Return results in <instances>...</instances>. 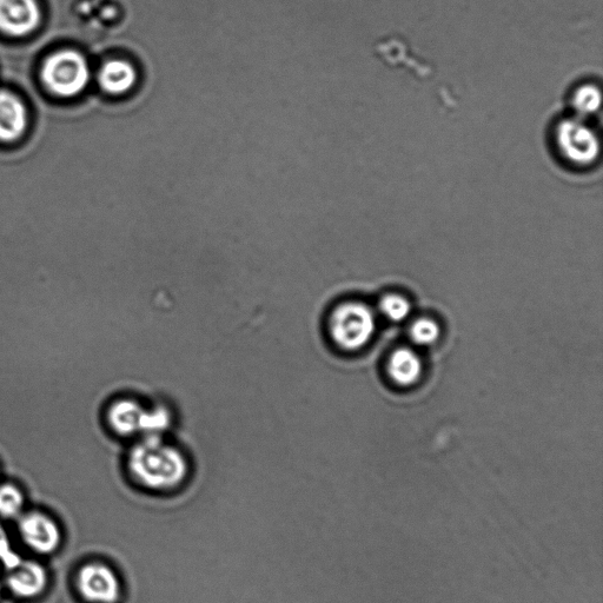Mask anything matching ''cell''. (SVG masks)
Here are the masks:
<instances>
[{"label":"cell","instance_id":"cell-1","mask_svg":"<svg viewBox=\"0 0 603 603\" xmlns=\"http://www.w3.org/2000/svg\"><path fill=\"white\" fill-rule=\"evenodd\" d=\"M127 467L132 479L151 492L180 488L190 473L188 456L165 436L136 440L129 450Z\"/></svg>","mask_w":603,"mask_h":603},{"label":"cell","instance_id":"cell-2","mask_svg":"<svg viewBox=\"0 0 603 603\" xmlns=\"http://www.w3.org/2000/svg\"><path fill=\"white\" fill-rule=\"evenodd\" d=\"M105 419L112 433L123 439L136 440L165 436L174 424V414L165 404L147 406L134 397L112 402Z\"/></svg>","mask_w":603,"mask_h":603},{"label":"cell","instance_id":"cell-3","mask_svg":"<svg viewBox=\"0 0 603 603\" xmlns=\"http://www.w3.org/2000/svg\"><path fill=\"white\" fill-rule=\"evenodd\" d=\"M376 318L367 304L350 301L339 304L328 317V334L335 346L355 353L373 339Z\"/></svg>","mask_w":603,"mask_h":603},{"label":"cell","instance_id":"cell-4","mask_svg":"<svg viewBox=\"0 0 603 603\" xmlns=\"http://www.w3.org/2000/svg\"><path fill=\"white\" fill-rule=\"evenodd\" d=\"M42 78L46 88L59 97L81 94L90 81L86 59L76 51L65 50L46 59Z\"/></svg>","mask_w":603,"mask_h":603},{"label":"cell","instance_id":"cell-5","mask_svg":"<svg viewBox=\"0 0 603 603\" xmlns=\"http://www.w3.org/2000/svg\"><path fill=\"white\" fill-rule=\"evenodd\" d=\"M77 587L91 603H116L121 599L122 583L117 573L102 562H91L77 575Z\"/></svg>","mask_w":603,"mask_h":603},{"label":"cell","instance_id":"cell-6","mask_svg":"<svg viewBox=\"0 0 603 603\" xmlns=\"http://www.w3.org/2000/svg\"><path fill=\"white\" fill-rule=\"evenodd\" d=\"M19 534L25 545L42 555L55 553L62 542V532L50 516L29 513L19 518Z\"/></svg>","mask_w":603,"mask_h":603},{"label":"cell","instance_id":"cell-7","mask_svg":"<svg viewBox=\"0 0 603 603\" xmlns=\"http://www.w3.org/2000/svg\"><path fill=\"white\" fill-rule=\"evenodd\" d=\"M37 0H0V31L22 37L37 29L41 22Z\"/></svg>","mask_w":603,"mask_h":603},{"label":"cell","instance_id":"cell-8","mask_svg":"<svg viewBox=\"0 0 603 603\" xmlns=\"http://www.w3.org/2000/svg\"><path fill=\"white\" fill-rule=\"evenodd\" d=\"M560 154L569 162L591 163L596 154V143L592 132L574 123H563L556 135Z\"/></svg>","mask_w":603,"mask_h":603},{"label":"cell","instance_id":"cell-9","mask_svg":"<svg viewBox=\"0 0 603 603\" xmlns=\"http://www.w3.org/2000/svg\"><path fill=\"white\" fill-rule=\"evenodd\" d=\"M8 586L19 598H37L48 586V573L41 563L22 560L15 568L10 569Z\"/></svg>","mask_w":603,"mask_h":603},{"label":"cell","instance_id":"cell-10","mask_svg":"<svg viewBox=\"0 0 603 603\" xmlns=\"http://www.w3.org/2000/svg\"><path fill=\"white\" fill-rule=\"evenodd\" d=\"M28 127L25 105L10 92L0 91V141L12 142L23 136Z\"/></svg>","mask_w":603,"mask_h":603},{"label":"cell","instance_id":"cell-11","mask_svg":"<svg viewBox=\"0 0 603 603\" xmlns=\"http://www.w3.org/2000/svg\"><path fill=\"white\" fill-rule=\"evenodd\" d=\"M388 374L397 386H413L422 375V361L413 350L401 348L394 351L388 360Z\"/></svg>","mask_w":603,"mask_h":603},{"label":"cell","instance_id":"cell-12","mask_svg":"<svg viewBox=\"0 0 603 603\" xmlns=\"http://www.w3.org/2000/svg\"><path fill=\"white\" fill-rule=\"evenodd\" d=\"M134 66L124 61H111L99 72V84L112 95H121L129 91L136 83Z\"/></svg>","mask_w":603,"mask_h":603},{"label":"cell","instance_id":"cell-13","mask_svg":"<svg viewBox=\"0 0 603 603\" xmlns=\"http://www.w3.org/2000/svg\"><path fill=\"white\" fill-rule=\"evenodd\" d=\"M25 506L22 490L13 485L0 486V518H21Z\"/></svg>","mask_w":603,"mask_h":603},{"label":"cell","instance_id":"cell-14","mask_svg":"<svg viewBox=\"0 0 603 603\" xmlns=\"http://www.w3.org/2000/svg\"><path fill=\"white\" fill-rule=\"evenodd\" d=\"M441 330L439 324L430 318H420L410 328V337L420 346H432L440 339Z\"/></svg>","mask_w":603,"mask_h":603},{"label":"cell","instance_id":"cell-15","mask_svg":"<svg viewBox=\"0 0 603 603\" xmlns=\"http://www.w3.org/2000/svg\"><path fill=\"white\" fill-rule=\"evenodd\" d=\"M382 314L393 322H402L409 316L412 311L407 298L400 295H387L383 297L380 303Z\"/></svg>","mask_w":603,"mask_h":603},{"label":"cell","instance_id":"cell-16","mask_svg":"<svg viewBox=\"0 0 603 603\" xmlns=\"http://www.w3.org/2000/svg\"><path fill=\"white\" fill-rule=\"evenodd\" d=\"M21 561V556L17 555L12 549L9 534L6 533L5 528L0 525V562H2L4 567L10 571V569L15 568Z\"/></svg>","mask_w":603,"mask_h":603},{"label":"cell","instance_id":"cell-17","mask_svg":"<svg viewBox=\"0 0 603 603\" xmlns=\"http://www.w3.org/2000/svg\"><path fill=\"white\" fill-rule=\"evenodd\" d=\"M593 88H583L576 94V104L580 106V110L593 111L596 105L599 104V95Z\"/></svg>","mask_w":603,"mask_h":603},{"label":"cell","instance_id":"cell-18","mask_svg":"<svg viewBox=\"0 0 603 603\" xmlns=\"http://www.w3.org/2000/svg\"><path fill=\"white\" fill-rule=\"evenodd\" d=\"M2 592H3V587H2V582H0V596H2Z\"/></svg>","mask_w":603,"mask_h":603}]
</instances>
